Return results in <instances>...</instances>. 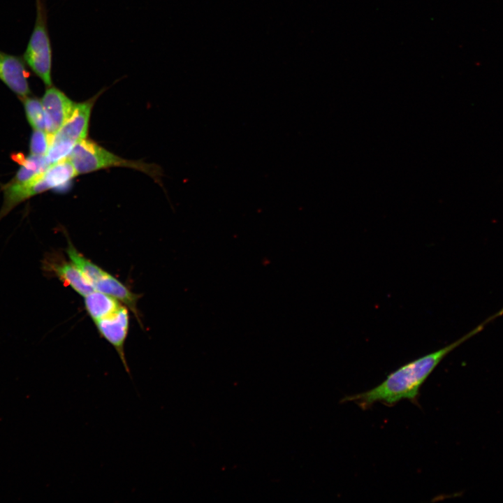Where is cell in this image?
<instances>
[{"label":"cell","instance_id":"52a82bcc","mask_svg":"<svg viewBox=\"0 0 503 503\" xmlns=\"http://www.w3.org/2000/svg\"><path fill=\"white\" fill-rule=\"evenodd\" d=\"M43 269L54 274L62 283L85 297L95 291L91 283L70 261L50 255L44 258Z\"/></svg>","mask_w":503,"mask_h":503},{"label":"cell","instance_id":"30bf717a","mask_svg":"<svg viewBox=\"0 0 503 503\" xmlns=\"http://www.w3.org/2000/svg\"><path fill=\"white\" fill-rule=\"evenodd\" d=\"M84 298L85 309L94 321L112 314L122 306L117 299L96 290Z\"/></svg>","mask_w":503,"mask_h":503},{"label":"cell","instance_id":"8992f818","mask_svg":"<svg viewBox=\"0 0 503 503\" xmlns=\"http://www.w3.org/2000/svg\"><path fill=\"white\" fill-rule=\"evenodd\" d=\"M41 101L47 118V132L54 135L70 117L75 103L52 86L48 87Z\"/></svg>","mask_w":503,"mask_h":503},{"label":"cell","instance_id":"3957f363","mask_svg":"<svg viewBox=\"0 0 503 503\" xmlns=\"http://www.w3.org/2000/svg\"><path fill=\"white\" fill-rule=\"evenodd\" d=\"M100 94L85 102L75 103L70 117L52 136L45 155L50 165L68 158L74 146L86 138L92 108Z\"/></svg>","mask_w":503,"mask_h":503},{"label":"cell","instance_id":"9c48e42d","mask_svg":"<svg viewBox=\"0 0 503 503\" xmlns=\"http://www.w3.org/2000/svg\"><path fill=\"white\" fill-rule=\"evenodd\" d=\"M96 291L104 293L124 303L135 314L140 321L137 303L140 296L133 293L126 286L108 272L100 278L94 284Z\"/></svg>","mask_w":503,"mask_h":503},{"label":"cell","instance_id":"5b68a950","mask_svg":"<svg viewBox=\"0 0 503 503\" xmlns=\"http://www.w3.org/2000/svg\"><path fill=\"white\" fill-rule=\"evenodd\" d=\"M94 323L99 335L115 348L125 371L131 377L124 352L129 328L128 307L122 305L115 312L94 321Z\"/></svg>","mask_w":503,"mask_h":503},{"label":"cell","instance_id":"4fadbf2b","mask_svg":"<svg viewBox=\"0 0 503 503\" xmlns=\"http://www.w3.org/2000/svg\"><path fill=\"white\" fill-rule=\"evenodd\" d=\"M51 189L66 185L78 173L68 158L51 164L44 172Z\"/></svg>","mask_w":503,"mask_h":503},{"label":"cell","instance_id":"5bb4252c","mask_svg":"<svg viewBox=\"0 0 503 503\" xmlns=\"http://www.w3.org/2000/svg\"><path fill=\"white\" fill-rule=\"evenodd\" d=\"M27 120L34 129L47 131L48 122L41 101L31 97L23 99Z\"/></svg>","mask_w":503,"mask_h":503},{"label":"cell","instance_id":"277c9868","mask_svg":"<svg viewBox=\"0 0 503 503\" xmlns=\"http://www.w3.org/2000/svg\"><path fill=\"white\" fill-rule=\"evenodd\" d=\"M36 16L23 59L48 87L52 86V51L43 0H36Z\"/></svg>","mask_w":503,"mask_h":503},{"label":"cell","instance_id":"ba28073f","mask_svg":"<svg viewBox=\"0 0 503 503\" xmlns=\"http://www.w3.org/2000/svg\"><path fill=\"white\" fill-rule=\"evenodd\" d=\"M28 78L24 59L0 50V80L22 99L31 92Z\"/></svg>","mask_w":503,"mask_h":503},{"label":"cell","instance_id":"8fae6325","mask_svg":"<svg viewBox=\"0 0 503 503\" xmlns=\"http://www.w3.org/2000/svg\"><path fill=\"white\" fill-rule=\"evenodd\" d=\"M16 161L21 167L10 184L24 183L44 172L50 166L45 155L31 154L24 157L17 154Z\"/></svg>","mask_w":503,"mask_h":503},{"label":"cell","instance_id":"7a4b0ae2","mask_svg":"<svg viewBox=\"0 0 503 503\" xmlns=\"http://www.w3.org/2000/svg\"><path fill=\"white\" fill-rule=\"evenodd\" d=\"M78 174H83L110 167L124 166L144 172L156 178L158 168L143 162L129 161L106 150L92 140L78 143L68 156Z\"/></svg>","mask_w":503,"mask_h":503},{"label":"cell","instance_id":"6da1fadb","mask_svg":"<svg viewBox=\"0 0 503 503\" xmlns=\"http://www.w3.org/2000/svg\"><path fill=\"white\" fill-rule=\"evenodd\" d=\"M502 315L503 308L455 342L407 363L390 374L377 386L363 393L346 396L342 402H353L365 409L378 402L391 406L404 399L416 401L422 384L447 354Z\"/></svg>","mask_w":503,"mask_h":503},{"label":"cell","instance_id":"7c38bea8","mask_svg":"<svg viewBox=\"0 0 503 503\" xmlns=\"http://www.w3.org/2000/svg\"><path fill=\"white\" fill-rule=\"evenodd\" d=\"M66 253L70 261L80 270L92 286L101 278L106 271L80 253L68 240ZM94 287V286H93Z\"/></svg>","mask_w":503,"mask_h":503},{"label":"cell","instance_id":"9a60e30c","mask_svg":"<svg viewBox=\"0 0 503 503\" xmlns=\"http://www.w3.org/2000/svg\"><path fill=\"white\" fill-rule=\"evenodd\" d=\"M53 135L45 131L34 129L30 140V152L34 155H46Z\"/></svg>","mask_w":503,"mask_h":503}]
</instances>
